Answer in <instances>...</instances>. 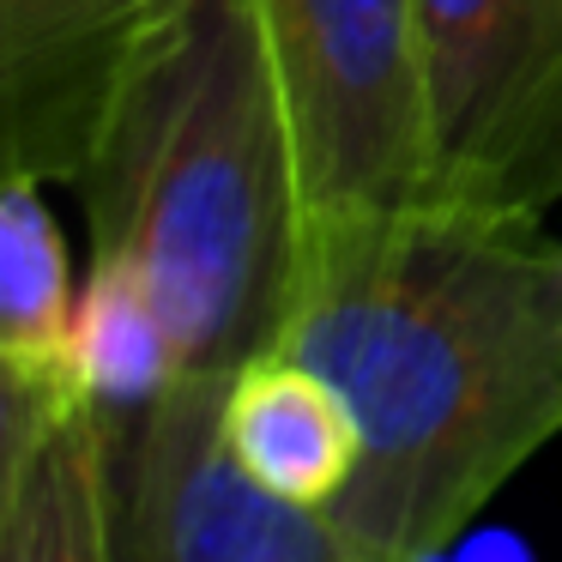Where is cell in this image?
I'll return each mask as SVG.
<instances>
[{
  "instance_id": "1",
  "label": "cell",
  "mask_w": 562,
  "mask_h": 562,
  "mask_svg": "<svg viewBox=\"0 0 562 562\" xmlns=\"http://www.w3.org/2000/svg\"><path fill=\"white\" fill-rule=\"evenodd\" d=\"M272 351L363 429L333 502L357 562H441L562 436V243L538 218L424 206L303 218Z\"/></svg>"
},
{
  "instance_id": "2",
  "label": "cell",
  "mask_w": 562,
  "mask_h": 562,
  "mask_svg": "<svg viewBox=\"0 0 562 562\" xmlns=\"http://www.w3.org/2000/svg\"><path fill=\"white\" fill-rule=\"evenodd\" d=\"M91 260L146 279L182 375L272 351L303 236L255 0H182L127 61L74 176Z\"/></svg>"
},
{
  "instance_id": "3",
  "label": "cell",
  "mask_w": 562,
  "mask_h": 562,
  "mask_svg": "<svg viewBox=\"0 0 562 562\" xmlns=\"http://www.w3.org/2000/svg\"><path fill=\"white\" fill-rule=\"evenodd\" d=\"M303 218L429 200L417 0H255Z\"/></svg>"
},
{
  "instance_id": "4",
  "label": "cell",
  "mask_w": 562,
  "mask_h": 562,
  "mask_svg": "<svg viewBox=\"0 0 562 562\" xmlns=\"http://www.w3.org/2000/svg\"><path fill=\"white\" fill-rule=\"evenodd\" d=\"M429 200L538 218L562 200V0H417Z\"/></svg>"
},
{
  "instance_id": "5",
  "label": "cell",
  "mask_w": 562,
  "mask_h": 562,
  "mask_svg": "<svg viewBox=\"0 0 562 562\" xmlns=\"http://www.w3.org/2000/svg\"><path fill=\"white\" fill-rule=\"evenodd\" d=\"M224 375H176L146 412L110 417L122 562H357L333 514L260 490L218 429Z\"/></svg>"
},
{
  "instance_id": "6",
  "label": "cell",
  "mask_w": 562,
  "mask_h": 562,
  "mask_svg": "<svg viewBox=\"0 0 562 562\" xmlns=\"http://www.w3.org/2000/svg\"><path fill=\"white\" fill-rule=\"evenodd\" d=\"M182 0H0L7 170L74 182L98 115Z\"/></svg>"
},
{
  "instance_id": "7",
  "label": "cell",
  "mask_w": 562,
  "mask_h": 562,
  "mask_svg": "<svg viewBox=\"0 0 562 562\" xmlns=\"http://www.w3.org/2000/svg\"><path fill=\"white\" fill-rule=\"evenodd\" d=\"M0 562H122L110 417L86 381L0 393Z\"/></svg>"
},
{
  "instance_id": "8",
  "label": "cell",
  "mask_w": 562,
  "mask_h": 562,
  "mask_svg": "<svg viewBox=\"0 0 562 562\" xmlns=\"http://www.w3.org/2000/svg\"><path fill=\"white\" fill-rule=\"evenodd\" d=\"M218 429L231 460L260 490L315 514H333L363 465V429L345 393L284 351H260L224 375Z\"/></svg>"
},
{
  "instance_id": "9",
  "label": "cell",
  "mask_w": 562,
  "mask_h": 562,
  "mask_svg": "<svg viewBox=\"0 0 562 562\" xmlns=\"http://www.w3.org/2000/svg\"><path fill=\"white\" fill-rule=\"evenodd\" d=\"M74 327L79 291L61 224L43 200V176L7 170V194H0V375L7 387L79 381Z\"/></svg>"
},
{
  "instance_id": "10",
  "label": "cell",
  "mask_w": 562,
  "mask_h": 562,
  "mask_svg": "<svg viewBox=\"0 0 562 562\" xmlns=\"http://www.w3.org/2000/svg\"><path fill=\"white\" fill-rule=\"evenodd\" d=\"M74 363L86 393L103 417H134L182 375L176 339L164 327V308L151 303L146 279H134L115 260H91L79 284V327H74Z\"/></svg>"
}]
</instances>
